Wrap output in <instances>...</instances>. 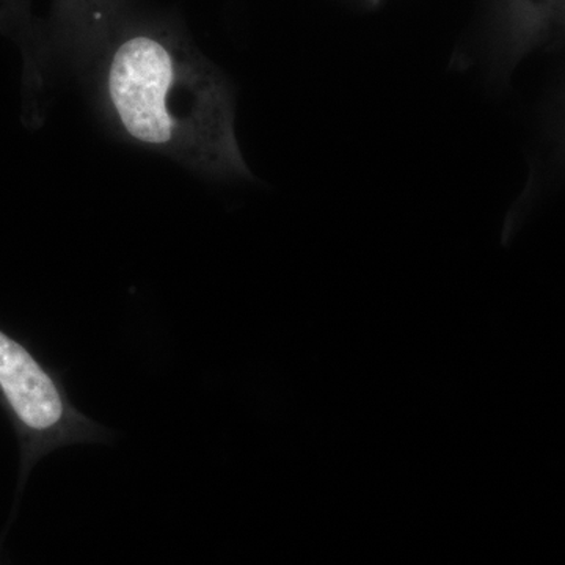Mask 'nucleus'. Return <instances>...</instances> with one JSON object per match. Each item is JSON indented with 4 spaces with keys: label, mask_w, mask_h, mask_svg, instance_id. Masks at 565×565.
I'll return each mask as SVG.
<instances>
[{
    "label": "nucleus",
    "mask_w": 565,
    "mask_h": 565,
    "mask_svg": "<svg viewBox=\"0 0 565 565\" xmlns=\"http://www.w3.org/2000/svg\"><path fill=\"white\" fill-rule=\"evenodd\" d=\"M41 21L32 14V0H0V33L21 47L24 61V85L39 76Z\"/></svg>",
    "instance_id": "20e7f679"
},
{
    "label": "nucleus",
    "mask_w": 565,
    "mask_h": 565,
    "mask_svg": "<svg viewBox=\"0 0 565 565\" xmlns=\"http://www.w3.org/2000/svg\"><path fill=\"white\" fill-rule=\"evenodd\" d=\"M107 0H52L50 17L41 21L39 68L46 82L52 68L68 65L71 55L95 14Z\"/></svg>",
    "instance_id": "7ed1b4c3"
},
{
    "label": "nucleus",
    "mask_w": 565,
    "mask_h": 565,
    "mask_svg": "<svg viewBox=\"0 0 565 565\" xmlns=\"http://www.w3.org/2000/svg\"><path fill=\"white\" fill-rule=\"evenodd\" d=\"M66 68L122 139L212 180H250L232 84L172 11L107 0Z\"/></svg>",
    "instance_id": "f257e3e1"
},
{
    "label": "nucleus",
    "mask_w": 565,
    "mask_h": 565,
    "mask_svg": "<svg viewBox=\"0 0 565 565\" xmlns=\"http://www.w3.org/2000/svg\"><path fill=\"white\" fill-rule=\"evenodd\" d=\"M0 388L14 414L32 429H50L61 422L63 404L57 386L31 353L0 332Z\"/></svg>",
    "instance_id": "f03ea898"
}]
</instances>
